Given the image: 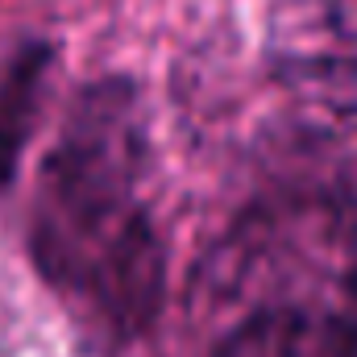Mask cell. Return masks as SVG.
Instances as JSON below:
<instances>
[{"mask_svg":"<svg viewBox=\"0 0 357 357\" xmlns=\"http://www.w3.org/2000/svg\"><path fill=\"white\" fill-rule=\"evenodd\" d=\"M29 254L75 341L133 349L167 303V241L150 199V129L129 79L75 96L33 183Z\"/></svg>","mask_w":357,"mask_h":357,"instance_id":"obj_1","label":"cell"},{"mask_svg":"<svg viewBox=\"0 0 357 357\" xmlns=\"http://www.w3.org/2000/svg\"><path fill=\"white\" fill-rule=\"evenodd\" d=\"M216 357H357V278L270 295Z\"/></svg>","mask_w":357,"mask_h":357,"instance_id":"obj_2","label":"cell"},{"mask_svg":"<svg viewBox=\"0 0 357 357\" xmlns=\"http://www.w3.org/2000/svg\"><path fill=\"white\" fill-rule=\"evenodd\" d=\"M287 88L312 116L357 129V59H299L287 67Z\"/></svg>","mask_w":357,"mask_h":357,"instance_id":"obj_3","label":"cell"},{"mask_svg":"<svg viewBox=\"0 0 357 357\" xmlns=\"http://www.w3.org/2000/svg\"><path fill=\"white\" fill-rule=\"evenodd\" d=\"M46 67H50V50L38 46L17 63V71L4 84V96H0V183L17 167V154L25 150V137L33 129L42 84H46Z\"/></svg>","mask_w":357,"mask_h":357,"instance_id":"obj_4","label":"cell"},{"mask_svg":"<svg viewBox=\"0 0 357 357\" xmlns=\"http://www.w3.org/2000/svg\"><path fill=\"white\" fill-rule=\"evenodd\" d=\"M354 220H357V212H354Z\"/></svg>","mask_w":357,"mask_h":357,"instance_id":"obj_5","label":"cell"}]
</instances>
